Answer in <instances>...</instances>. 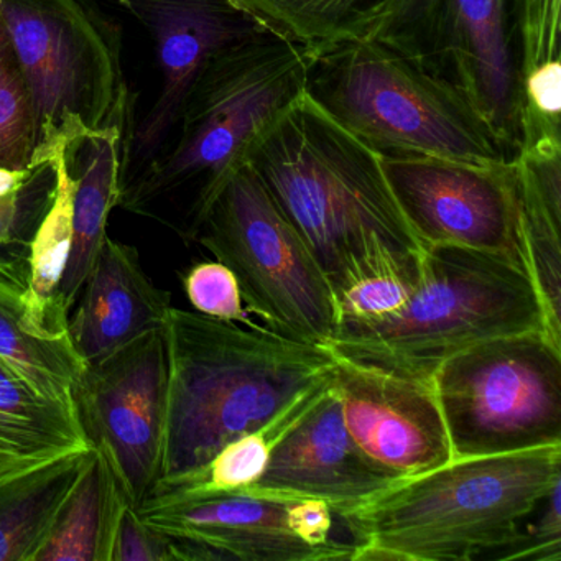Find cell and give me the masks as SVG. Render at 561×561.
Here are the masks:
<instances>
[{
  "label": "cell",
  "mask_w": 561,
  "mask_h": 561,
  "mask_svg": "<svg viewBox=\"0 0 561 561\" xmlns=\"http://www.w3.org/2000/svg\"><path fill=\"white\" fill-rule=\"evenodd\" d=\"M307 75L308 51L265 31L218 51L183 101L175 139L124 182L121 208L195 242L226 180L307 93Z\"/></svg>",
  "instance_id": "obj_1"
},
{
  "label": "cell",
  "mask_w": 561,
  "mask_h": 561,
  "mask_svg": "<svg viewBox=\"0 0 561 561\" xmlns=\"http://www.w3.org/2000/svg\"><path fill=\"white\" fill-rule=\"evenodd\" d=\"M163 334L169 382L159 481L198 471L228 443L330 380L336 364L328 346L175 307Z\"/></svg>",
  "instance_id": "obj_2"
},
{
  "label": "cell",
  "mask_w": 561,
  "mask_h": 561,
  "mask_svg": "<svg viewBox=\"0 0 561 561\" xmlns=\"http://www.w3.org/2000/svg\"><path fill=\"white\" fill-rule=\"evenodd\" d=\"M245 162L323 268L334 298L389 252H423L383 172L382 156L307 93Z\"/></svg>",
  "instance_id": "obj_3"
},
{
  "label": "cell",
  "mask_w": 561,
  "mask_h": 561,
  "mask_svg": "<svg viewBox=\"0 0 561 561\" xmlns=\"http://www.w3.org/2000/svg\"><path fill=\"white\" fill-rule=\"evenodd\" d=\"M560 481L561 445L451 459L341 514L354 537L351 560L466 561L502 551Z\"/></svg>",
  "instance_id": "obj_4"
},
{
  "label": "cell",
  "mask_w": 561,
  "mask_h": 561,
  "mask_svg": "<svg viewBox=\"0 0 561 561\" xmlns=\"http://www.w3.org/2000/svg\"><path fill=\"white\" fill-rule=\"evenodd\" d=\"M307 94L383 157L512 160L458 88L369 38L308 51Z\"/></svg>",
  "instance_id": "obj_5"
},
{
  "label": "cell",
  "mask_w": 561,
  "mask_h": 561,
  "mask_svg": "<svg viewBox=\"0 0 561 561\" xmlns=\"http://www.w3.org/2000/svg\"><path fill=\"white\" fill-rule=\"evenodd\" d=\"M535 330L545 331L543 311L524 267L504 255L438 245L426 249L422 284L399 313L337 327L327 346L356 363L430 380L466 347Z\"/></svg>",
  "instance_id": "obj_6"
},
{
  "label": "cell",
  "mask_w": 561,
  "mask_h": 561,
  "mask_svg": "<svg viewBox=\"0 0 561 561\" xmlns=\"http://www.w3.org/2000/svg\"><path fill=\"white\" fill-rule=\"evenodd\" d=\"M0 18L34 104L28 170L47 163L58 140L130 124L116 38L81 0H0Z\"/></svg>",
  "instance_id": "obj_7"
},
{
  "label": "cell",
  "mask_w": 561,
  "mask_h": 561,
  "mask_svg": "<svg viewBox=\"0 0 561 561\" xmlns=\"http://www.w3.org/2000/svg\"><path fill=\"white\" fill-rule=\"evenodd\" d=\"M195 242L231 268L245 308L267 330L330 343L337 324L330 282L248 162L219 190Z\"/></svg>",
  "instance_id": "obj_8"
},
{
  "label": "cell",
  "mask_w": 561,
  "mask_h": 561,
  "mask_svg": "<svg viewBox=\"0 0 561 561\" xmlns=\"http://www.w3.org/2000/svg\"><path fill=\"white\" fill-rule=\"evenodd\" d=\"M430 380L453 459L561 445V347L545 331L481 341Z\"/></svg>",
  "instance_id": "obj_9"
},
{
  "label": "cell",
  "mask_w": 561,
  "mask_h": 561,
  "mask_svg": "<svg viewBox=\"0 0 561 561\" xmlns=\"http://www.w3.org/2000/svg\"><path fill=\"white\" fill-rule=\"evenodd\" d=\"M360 37L458 88L514 159L522 71L512 51L508 0H382Z\"/></svg>",
  "instance_id": "obj_10"
},
{
  "label": "cell",
  "mask_w": 561,
  "mask_h": 561,
  "mask_svg": "<svg viewBox=\"0 0 561 561\" xmlns=\"http://www.w3.org/2000/svg\"><path fill=\"white\" fill-rule=\"evenodd\" d=\"M167 382L165 334L159 328L87 366L78 389L88 442L136 508L162 476Z\"/></svg>",
  "instance_id": "obj_11"
},
{
  "label": "cell",
  "mask_w": 561,
  "mask_h": 561,
  "mask_svg": "<svg viewBox=\"0 0 561 561\" xmlns=\"http://www.w3.org/2000/svg\"><path fill=\"white\" fill-rule=\"evenodd\" d=\"M393 198L423 248L472 249L525 268L514 163L383 157Z\"/></svg>",
  "instance_id": "obj_12"
},
{
  "label": "cell",
  "mask_w": 561,
  "mask_h": 561,
  "mask_svg": "<svg viewBox=\"0 0 561 561\" xmlns=\"http://www.w3.org/2000/svg\"><path fill=\"white\" fill-rule=\"evenodd\" d=\"M297 501L248 489L144 502L137 514L172 538L175 560H351L353 545L314 547L301 534Z\"/></svg>",
  "instance_id": "obj_13"
},
{
  "label": "cell",
  "mask_w": 561,
  "mask_h": 561,
  "mask_svg": "<svg viewBox=\"0 0 561 561\" xmlns=\"http://www.w3.org/2000/svg\"><path fill=\"white\" fill-rule=\"evenodd\" d=\"M152 38L162 77L157 100L133 129L124 182L169 142L183 101L218 51L264 32L229 0H114ZM267 32V31H265Z\"/></svg>",
  "instance_id": "obj_14"
},
{
  "label": "cell",
  "mask_w": 561,
  "mask_h": 561,
  "mask_svg": "<svg viewBox=\"0 0 561 561\" xmlns=\"http://www.w3.org/2000/svg\"><path fill=\"white\" fill-rule=\"evenodd\" d=\"M334 356L333 386L347 432L374 465L407 479L451 461L432 380L410 379Z\"/></svg>",
  "instance_id": "obj_15"
},
{
  "label": "cell",
  "mask_w": 561,
  "mask_h": 561,
  "mask_svg": "<svg viewBox=\"0 0 561 561\" xmlns=\"http://www.w3.org/2000/svg\"><path fill=\"white\" fill-rule=\"evenodd\" d=\"M354 442L333 380L307 415L280 439L264 474L248 491L278 499H318L341 515L396 482Z\"/></svg>",
  "instance_id": "obj_16"
},
{
  "label": "cell",
  "mask_w": 561,
  "mask_h": 561,
  "mask_svg": "<svg viewBox=\"0 0 561 561\" xmlns=\"http://www.w3.org/2000/svg\"><path fill=\"white\" fill-rule=\"evenodd\" d=\"M172 295L144 271L139 252L107 236L70 313L71 341L87 366L165 324Z\"/></svg>",
  "instance_id": "obj_17"
},
{
  "label": "cell",
  "mask_w": 561,
  "mask_h": 561,
  "mask_svg": "<svg viewBox=\"0 0 561 561\" xmlns=\"http://www.w3.org/2000/svg\"><path fill=\"white\" fill-rule=\"evenodd\" d=\"M512 163L525 271L540 300L545 333L561 347V136L522 140Z\"/></svg>",
  "instance_id": "obj_18"
},
{
  "label": "cell",
  "mask_w": 561,
  "mask_h": 561,
  "mask_svg": "<svg viewBox=\"0 0 561 561\" xmlns=\"http://www.w3.org/2000/svg\"><path fill=\"white\" fill-rule=\"evenodd\" d=\"M133 129V124H116L67 144L68 169L75 179L73 241L60 298L68 314L107 238L111 213L119 206Z\"/></svg>",
  "instance_id": "obj_19"
},
{
  "label": "cell",
  "mask_w": 561,
  "mask_h": 561,
  "mask_svg": "<svg viewBox=\"0 0 561 561\" xmlns=\"http://www.w3.org/2000/svg\"><path fill=\"white\" fill-rule=\"evenodd\" d=\"M0 363L38 397L78 412L87 364L70 333H57L28 310L24 294L0 285Z\"/></svg>",
  "instance_id": "obj_20"
},
{
  "label": "cell",
  "mask_w": 561,
  "mask_h": 561,
  "mask_svg": "<svg viewBox=\"0 0 561 561\" xmlns=\"http://www.w3.org/2000/svg\"><path fill=\"white\" fill-rule=\"evenodd\" d=\"M91 448L80 416L28 389L0 363V481Z\"/></svg>",
  "instance_id": "obj_21"
},
{
  "label": "cell",
  "mask_w": 561,
  "mask_h": 561,
  "mask_svg": "<svg viewBox=\"0 0 561 561\" xmlns=\"http://www.w3.org/2000/svg\"><path fill=\"white\" fill-rule=\"evenodd\" d=\"M126 504L130 502L113 469L94 449L32 561H111L117 518Z\"/></svg>",
  "instance_id": "obj_22"
},
{
  "label": "cell",
  "mask_w": 561,
  "mask_h": 561,
  "mask_svg": "<svg viewBox=\"0 0 561 561\" xmlns=\"http://www.w3.org/2000/svg\"><path fill=\"white\" fill-rule=\"evenodd\" d=\"M94 449H77L0 481V561H32Z\"/></svg>",
  "instance_id": "obj_23"
},
{
  "label": "cell",
  "mask_w": 561,
  "mask_h": 561,
  "mask_svg": "<svg viewBox=\"0 0 561 561\" xmlns=\"http://www.w3.org/2000/svg\"><path fill=\"white\" fill-rule=\"evenodd\" d=\"M68 140H58L48 156L55 173V193L31 249V278L25 304L31 313L57 333H70V314L61 305L60 288L73 241L75 179L67 163Z\"/></svg>",
  "instance_id": "obj_24"
},
{
  "label": "cell",
  "mask_w": 561,
  "mask_h": 561,
  "mask_svg": "<svg viewBox=\"0 0 561 561\" xmlns=\"http://www.w3.org/2000/svg\"><path fill=\"white\" fill-rule=\"evenodd\" d=\"M268 34L318 50L363 35L382 0H229Z\"/></svg>",
  "instance_id": "obj_25"
},
{
  "label": "cell",
  "mask_w": 561,
  "mask_h": 561,
  "mask_svg": "<svg viewBox=\"0 0 561 561\" xmlns=\"http://www.w3.org/2000/svg\"><path fill=\"white\" fill-rule=\"evenodd\" d=\"M425 251L389 252L357 272L334 298L336 328L374 323L399 313L422 284Z\"/></svg>",
  "instance_id": "obj_26"
},
{
  "label": "cell",
  "mask_w": 561,
  "mask_h": 561,
  "mask_svg": "<svg viewBox=\"0 0 561 561\" xmlns=\"http://www.w3.org/2000/svg\"><path fill=\"white\" fill-rule=\"evenodd\" d=\"M55 173L50 163L32 169L27 182L0 198V285L25 294L35 232L50 208Z\"/></svg>",
  "instance_id": "obj_27"
},
{
  "label": "cell",
  "mask_w": 561,
  "mask_h": 561,
  "mask_svg": "<svg viewBox=\"0 0 561 561\" xmlns=\"http://www.w3.org/2000/svg\"><path fill=\"white\" fill-rule=\"evenodd\" d=\"M35 149L31 91L0 18V167L28 170Z\"/></svg>",
  "instance_id": "obj_28"
},
{
  "label": "cell",
  "mask_w": 561,
  "mask_h": 561,
  "mask_svg": "<svg viewBox=\"0 0 561 561\" xmlns=\"http://www.w3.org/2000/svg\"><path fill=\"white\" fill-rule=\"evenodd\" d=\"M182 280L186 297L198 313L255 327L249 320L238 278L221 262H199L185 272Z\"/></svg>",
  "instance_id": "obj_29"
},
{
  "label": "cell",
  "mask_w": 561,
  "mask_h": 561,
  "mask_svg": "<svg viewBox=\"0 0 561 561\" xmlns=\"http://www.w3.org/2000/svg\"><path fill=\"white\" fill-rule=\"evenodd\" d=\"M560 57L545 61L522 77L520 142L528 137L560 136Z\"/></svg>",
  "instance_id": "obj_30"
},
{
  "label": "cell",
  "mask_w": 561,
  "mask_h": 561,
  "mask_svg": "<svg viewBox=\"0 0 561 561\" xmlns=\"http://www.w3.org/2000/svg\"><path fill=\"white\" fill-rule=\"evenodd\" d=\"M522 77L531 68L560 57L561 0H518Z\"/></svg>",
  "instance_id": "obj_31"
},
{
  "label": "cell",
  "mask_w": 561,
  "mask_h": 561,
  "mask_svg": "<svg viewBox=\"0 0 561 561\" xmlns=\"http://www.w3.org/2000/svg\"><path fill=\"white\" fill-rule=\"evenodd\" d=\"M561 481L543 499V512L537 524L507 548L495 554L497 560H561Z\"/></svg>",
  "instance_id": "obj_32"
},
{
  "label": "cell",
  "mask_w": 561,
  "mask_h": 561,
  "mask_svg": "<svg viewBox=\"0 0 561 561\" xmlns=\"http://www.w3.org/2000/svg\"><path fill=\"white\" fill-rule=\"evenodd\" d=\"M172 538L153 530L126 504L117 518L111 561H173Z\"/></svg>",
  "instance_id": "obj_33"
},
{
  "label": "cell",
  "mask_w": 561,
  "mask_h": 561,
  "mask_svg": "<svg viewBox=\"0 0 561 561\" xmlns=\"http://www.w3.org/2000/svg\"><path fill=\"white\" fill-rule=\"evenodd\" d=\"M31 173L32 169L14 170L8 169V167H0V198H5V196L14 193L15 190L21 188L27 182Z\"/></svg>",
  "instance_id": "obj_34"
}]
</instances>
